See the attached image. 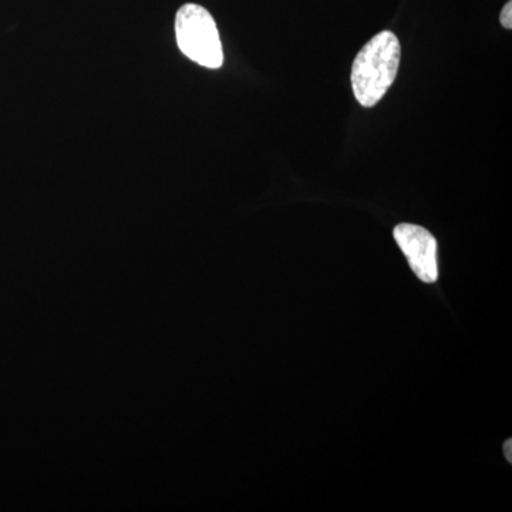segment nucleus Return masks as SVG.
<instances>
[{
    "instance_id": "3",
    "label": "nucleus",
    "mask_w": 512,
    "mask_h": 512,
    "mask_svg": "<svg viewBox=\"0 0 512 512\" xmlns=\"http://www.w3.org/2000/svg\"><path fill=\"white\" fill-rule=\"evenodd\" d=\"M394 239L420 281L434 284L439 279L437 241L426 228L400 224L394 228Z\"/></svg>"
},
{
    "instance_id": "5",
    "label": "nucleus",
    "mask_w": 512,
    "mask_h": 512,
    "mask_svg": "<svg viewBox=\"0 0 512 512\" xmlns=\"http://www.w3.org/2000/svg\"><path fill=\"white\" fill-rule=\"evenodd\" d=\"M512 440H507L504 443V456L510 463H512Z\"/></svg>"
},
{
    "instance_id": "4",
    "label": "nucleus",
    "mask_w": 512,
    "mask_h": 512,
    "mask_svg": "<svg viewBox=\"0 0 512 512\" xmlns=\"http://www.w3.org/2000/svg\"><path fill=\"white\" fill-rule=\"evenodd\" d=\"M501 25L504 29H512V2L505 3L500 15Z\"/></svg>"
},
{
    "instance_id": "2",
    "label": "nucleus",
    "mask_w": 512,
    "mask_h": 512,
    "mask_svg": "<svg viewBox=\"0 0 512 512\" xmlns=\"http://www.w3.org/2000/svg\"><path fill=\"white\" fill-rule=\"evenodd\" d=\"M175 35L181 52L192 62L208 69H220L224 63L217 23L202 6L187 3L178 10Z\"/></svg>"
},
{
    "instance_id": "1",
    "label": "nucleus",
    "mask_w": 512,
    "mask_h": 512,
    "mask_svg": "<svg viewBox=\"0 0 512 512\" xmlns=\"http://www.w3.org/2000/svg\"><path fill=\"white\" fill-rule=\"evenodd\" d=\"M400 55L399 39L390 30L377 33L357 53L350 82L360 106L375 107L383 99L396 80Z\"/></svg>"
}]
</instances>
